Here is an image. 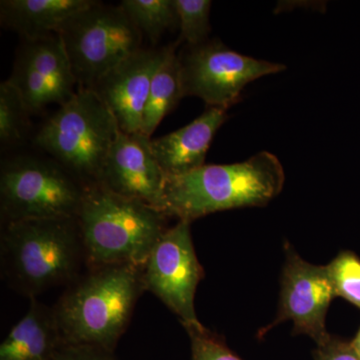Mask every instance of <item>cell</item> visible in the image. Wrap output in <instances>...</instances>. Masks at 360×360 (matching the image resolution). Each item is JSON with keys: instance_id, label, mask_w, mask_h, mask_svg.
Masks as SVG:
<instances>
[{"instance_id": "obj_1", "label": "cell", "mask_w": 360, "mask_h": 360, "mask_svg": "<svg viewBox=\"0 0 360 360\" xmlns=\"http://www.w3.org/2000/svg\"><path fill=\"white\" fill-rule=\"evenodd\" d=\"M144 291L141 266L85 269L52 307L63 342L115 352Z\"/></svg>"}, {"instance_id": "obj_2", "label": "cell", "mask_w": 360, "mask_h": 360, "mask_svg": "<svg viewBox=\"0 0 360 360\" xmlns=\"http://www.w3.org/2000/svg\"><path fill=\"white\" fill-rule=\"evenodd\" d=\"M0 260L6 283L30 300L70 285L86 269L77 217L2 224Z\"/></svg>"}, {"instance_id": "obj_3", "label": "cell", "mask_w": 360, "mask_h": 360, "mask_svg": "<svg viewBox=\"0 0 360 360\" xmlns=\"http://www.w3.org/2000/svg\"><path fill=\"white\" fill-rule=\"evenodd\" d=\"M284 170L277 156L262 151L231 165H205L188 174L165 176L162 212L191 222L212 213L264 206L283 191Z\"/></svg>"}, {"instance_id": "obj_4", "label": "cell", "mask_w": 360, "mask_h": 360, "mask_svg": "<svg viewBox=\"0 0 360 360\" xmlns=\"http://www.w3.org/2000/svg\"><path fill=\"white\" fill-rule=\"evenodd\" d=\"M86 269L142 266L167 229L168 217L141 200L96 186L86 188L77 215Z\"/></svg>"}, {"instance_id": "obj_5", "label": "cell", "mask_w": 360, "mask_h": 360, "mask_svg": "<svg viewBox=\"0 0 360 360\" xmlns=\"http://www.w3.org/2000/svg\"><path fill=\"white\" fill-rule=\"evenodd\" d=\"M120 131L115 115L96 92L78 89L41 123L32 143L90 188L101 182L104 163Z\"/></svg>"}, {"instance_id": "obj_6", "label": "cell", "mask_w": 360, "mask_h": 360, "mask_svg": "<svg viewBox=\"0 0 360 360\" xmlns=\"http://www.w3.org/2000/svg\"><path fill=\"white\" fill-rule=\"evenodd\" d=\"M86 188L44 153L6 156L0 167L1 222L77 217Z\"/></svg>"}, {"instance_id": "obj_7", "label": "cell", "mask_w": 360, "mask_h": 360, "mask_svg": "<svg viewBox=\"0 0 360 360\" xmlns=\"http://www.w3.org/2000/svg\"><path fill=\"white\" fill-rule=\"evenodd\" d=\"M78 89H92L122 61L142 49L143 35L120 6L94 0L58 32Z\"/></svg>"}, {"instance_id": "obj_8", "label": "cell", "mask_w": 360, "mask_h": 360, "mask_svg": "<svg viewBox=\"0 0 360 360\" xmlns=\"http://www.w3.org/2000/svg\"><path fill=\"white\" fill-rule=\"evenodd\" d=\"M182 96H196L208 108L227 110L240 101L241 92L251 82L286 70L232 51L219 40L187 46L179 54Z\"/></svg>"}, {"instance_id": "obj_9", "label": "cell", "mask_w": 360, "mask_h": 360, "mask_svg": "<svg viewBox=\"0 0 360 360\" xmlns=\"http://www.w3.org/2000/svg\"><path fill=\"white\" fill-rule=\"evenodd\" d=\"M146 291H150L177 317L184 328L200 326L194 297L205 270L191 238V222L167 227L141 266Z\"/></svg>"}, {"instance_id": "obj_10", "label": "cell", "mask_w": 360, "mask_h": 360, "mask_svg": "<svg viewBox=\"0 0 360 360\" xmlns=\"http://www.w3.org/2000/svg\"><path fill=\"white\" fill-rule=\"evenodd\" d=\"M285 248L278 312L260 335L281 322L291 321L295 333L309 335L317 345H321L330 336L326 331V314L336 296L328 266L305 262L290 243Z\"/></svg>"}, {"instance_id": "obj_11", "label": "cell", "mask_w": 360, "mask_h": 360, "mask_svg": "<svg viewBox=\"0 0 360 360\" xmlns=\"http://www.w3.org/2000/svg\"><path fill=\"white\" fill-rule=\"evenodd\" d=\"M165 174L151 149V139L120 130L104 163L98 186L141 200L162 212Z\"/></svg>"}, {"instance_id": "obj_12", "label": "cell", "mask_w": 360, "mask_h": 360, "mask_svg": "<svg viewBox=\"0 0 360 360\" xmlns=\"http://www.w3.org/2000/svg\"><path fill=\"white\" fill-rule=\"evenodd\" d=\"M170 47L172 44L142 47L106 72L91 89L115 115L122 132L136 134L141 130L151 82Z\"/></svg>"}, {"instance_id": "obj_13", "label": "cell", "mask_w": 360, "mask_h": 360, "mask_svg": "<svg viewBox=\"0 0 360 360\" xmlns=\"http://www.w3.org/2000/svg\"><path fill=\"white\" fill-rule=\"evenodd\" d=\"M227 118V110L208 108L186 127L151 139L153 155L165 176L188 174L203 167L213 137Z\"/></svg>"}, {"instance_id": "obj_14", "label": "cell", "mask_w": 360, "mask_h": 360, "mask_svg": "<svg viewBox=\"0 0 360 360\" xmlns=\"http://www.w3.org/2000/svg\"><path fill=\"white\" fill-rule=\"evenodd\" d=\"M30 300L27 312L0 345V360H52L63 343L52 307Z\"/></svg>"}, {"instance_id": "obj_15", "label": "cell", "mask_w": 360, "mask_h": 360, "mask_svg": "<svg viewBox=\"0 0 360 360\" xmlns=\"http://www.w3.org/2000/svg\"><path fill=\"white\" fill-rule=\"evenodd\" d=\"M94 0H1L4 27L32 40L58 33L68 18L84 11Z\"/></svg>"}, {"instance_id": "obj_16", "label": "cell", "mask_w": 360, "mask_h": 360, "mask_svg": "<svg viewBox=\"0 0 360 360\" xmlns=\"http://www.w3.org/2000/svg\"><path fill=\"white\" fill-rule=\"evenodd\" d=\"M51 84L58 106L77 94L78 86L70 59L58 33L32 40H23L20 51Z\"/></svg>"}, {"instance_id": "obj_17", "label": "cell", "mask_w": 360, "mask_h": 360, "mask_svg": "<svg viewBox=\"0 0 360 360\" xmlns=\"http://www.w3.org/2000/svg\"><path fill=\"white\" fill-rule=\"evenodd\" d=\"M176 47L177 42L172 44L167 58L156 71L151 82L139 130L146 136L150 137L161 120L172 112L177 103L184 98Z\"/></svg>"}, {"instance_id": "obj_18", "label": "cell", "mask_w": 360, "mask_h": 360, "mask_svg": "<svg viewBox=\"0 0 360 360\" xmlns=\"http://www.w3.org/2000/svg\"><path fill=\"white\" fill-rule=\"evenodd\" d=\"M30 112L20 92L9 80L0 84V148L11 153L25 143L32 131Z\"/></svg>"}, {"instance_id": "obj_19", "label": "cell", "mask_w": 360, "mask_h": 360, "mask_svg": "<svg viewBox=\"0 0 360 360\" xmlns=\"http://www.w3.org/2000/svg\"><path fill=\"white\" fill-rule=\"evenodd\" d=\"M118 6L153 44H156L167 30L179 27L174 0H122Z\"/></svg>"}, {"instance_id": "obj_20", "label": "cell", "mask_w": 360, "mask_h": 360, "mask_svg": "<svg viewBox=\"0 0 360 360\" xmlns=\"http://www.w3.org/2000/svg\"><path fill=\"white\" fill-rule=\"evenodd\" d=\"M9 82L18 89L30 115L42 112L51 104L58 105L53 89L44 75L18 51Z\"/></svg>"}, {"instance_id": "obj_21", "label": "cell", "mask_w": 360, "mask_h": 360, "mask_svg": "<svg viewBox=\"0 0 360 360\" xmlns=\"http://www.w3.org/2000/svg\"><path fill=\"white\" fill-rule=\"evenodd\" d=\"M179 18L180 39L187 46H198L210 39V0H174Z\"/></svg>"}, {"instance_id": "obj_22", "label": "cell", "mask_w": 360, "mask_h": 360, "mask_svg": "<svg viewBox=\"0 0 360 360\" xmlns=\"http://www.w3.org/2000/svg\"><path fill=\"white\" fill-rule=\"evenodd\" d=\"M336 296L360 309V259L350 251H343L326 265Z\"/></svg>"}, {"instance_id": "obj_23", "label": "cell", "mask_w": 360, "mask_h": 360, "mask_svg": "<svg viewBox=\"0 0 360 360\" xmlns=\"http://www.w3.org/2000/svg\"><path fill=\"white\" fill-rule=\"evenodd\" d=\"M186 329L191 340V360H243L227 347L219 335L202 324Z\"/></svg>"}, {"instance_id": "obj_24", "label": "cell", "mask_w": 360, "mask_h": 360, "mask_svg": "<svg viewBox=\"0 0 360 360\" xmlns=\"http://www.w3.org/2000/svg\"><path fill=\"white\" fill-rule=\"evenodd\" d=\"M52 360H118L105 348L63 342Z\"/></svg>"}, {"instance_id": "obj_25", "label": "cell", "mask_w": 360, "mask_h": 360, "mask_svg": "<svg viewBox=\"0 0 360 360\" xmlns=\"http://www.w3.org/2000/svg\"><path fill=\"white\" fill-rule=\"evenodd\" d=\"M316 360H360V355L352 343L335 340L329 336L328 340L317 345L315 352Z\"/></svg>"}, {"instance_id": "obj_26", "label": "cell", "mask_w": 360, "mask_h": 360, "mask_svg": "<svg viewBox=\"0 0 360 360\" xmlns=\"http://www.w3.org/2000/svg\"><path fill=\"white\" fill-rule=\"evenodd\" d=\"M352 347H354V349L356 350V352H359L360 355V328L359 333H357L356 336H355L354 340H352Z\"/></svg>"}]
</instances>
